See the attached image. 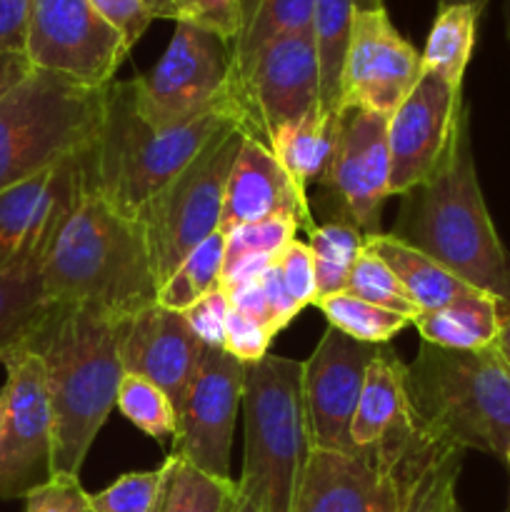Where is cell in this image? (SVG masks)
<instances>
[{"label":"cell","mask_w":510,"mask_h":512,"mask_svg":"<svg viewBox=\"0 0 510 512\" xmlns=\"http://www.w3.org/2000/svg\"><path fill=\"white\" fill-rule=\"evenodd\" d=\"M448 512H463V510H460L458 500H455V503H453V505H450V510H448Z\"/></svg>","instance_id":"obj_52"},{"label":"cell","mask_w":510,"mask_h":512,"mask_svg":"<svg viewBox=\"0 0 510 512\" xmlns=\"http://www.w3.org/2000/svg\"><path fill=\"white\" fill-rule=\"evenodd\" d=\"M258 280H260V288H263L265 303H268V310H270V323H273L275 335H278L280 330H285L295 318H298L300 310L295 308V303L290 300L288 290H285V285H283V280H280V273H278V268L273 265V260H270L268 268L260 273Z\"/></svg>","instance_id":"obj_45"},{"label":"cell","mask_w":510,"mask_h":512,"mask_svg":"<svg viewBox=\"0 0 510 512\" xmlns=\"http://www.w3.org/2000/svg\"><path fill=\"white\" fill-rule=\"evenodd\" d=\"M420 75V53L395 30L385 5L358 10L340 75V108L393 115Z\"/></svg>","instance_id":"obj_16"},{"label":"cell","mask_w":510,"mask_h":512,"mask_svg":"<svg viewBox=\"0 0 510 512\" xmlns=\"http://www.w3.org/2000/svg\"><path fill=\"white\" fill-rule=\"evenodd\" d=\"M273 265L278 268L280 280H283L285 290H288L295 308L303 310L315 303V298H318V285H315V265L308 243L290 240V243L275 255Z\"/></svg>","instance_id":"obj_39"},{"label":"cell","mask_w":510,"mask_h":512,"mask_svg":"<svg viewBox=\"0 0 510 512\" xmlns=\"http://www.w3.org/2000/svg\"><path fill=\"white\" fill-rule=\"evenodd\" d=\"M3 430H5V403L0 398V443H3Z\"/></svg>","instance_id":"obj_51"},{"label":"cell","mask_w":510,"mask_h":512,"mask_svg":"<svg viewBox=\"0 0 510 512\" xmlns=\"http://www.w3.org/2000/svg\"><path fill=\"white\" fill-rule=\"evenodd\" d=\"M83 193L78 155L0 193V270L48 258Z\"/></svg>","instance_id":"obj_18"},{"label":"cell","mask_w":510,"mask_h":512,"mask_svg":"<svg viewBox=\"0 0 510 512\" xmlns=\"http://www.w3.org/2000/svg\"><path fill=\"white\" fill-rule=\"evenodd\" d=\"M158 503H160V495H158V500H155V505H153V510H150V512H158Z\"/></svg>","instance_id":"obj_53"},{"label":"cell","mask_w":510,"mask_h":512,"mask_svg":"<svg viewBox=\"0 0 510 512\" xmlns=\"http://www.w3.org/2000/svg\"><path fill=\"white\" fill-rule=\"evenodd\" d=\"M243 473L238 490L260 512H295L310 455L303 363L265 355L245 368Z\"/></svg>","instance_id":"obj_6"},{"label":"cell","mask_w":510,"mask_h":512,"mask_svg":"<svg viewBox=\"0 0 510 512\" xmlns=\"http://www.w3.org/2000/svg\"><path fill=\"white\" fill-rule=\"evenodd\" d=\"M243 138L240 125L225 128L160 193H155L138 215L148 235L160 285L173 275L190 250L218 233L225 185Z\"/></svg>","instance_id":"obj_8"},{"label":"cell","mask_w":510,"mask_h":512,"mask_svg":"<svg viewBox=\"0 0 510 512\" xmlns=\"http://www.w3.org/2000/svg\"><path fill=\"white\" fill-rule=\"evenodd\" d=\"M308 248L313 255L318 298H328L345 290L350 270L365 250V235L348 220H333L310 230Z\"/></svg>","instance_id":"obj_29"},{"label":"cell","mask_w":510,"mask_h":512,"mask_svg":"<svg viewBox=\"0 0 510 512\" xmlns=\"http://www.w3.org/2000/svg\"><path fill=\"white\" fill-rule=\"evenodd\" d=\"M508 470H510V463H508Z\"/></svg>","instance_id":"obj_54"},{"label":"cell","mask_w":510,"mask_h":512,"mask_svg":"<svg viewBox=\"0 0 510 512\" xmlns=\"http://www.w3.org/2000/svg\"><path fill=\"white\" fill-rule=\"evenodd\" d=\"M33 63L25 53H5L0 55V100L23 83L30 73H33Z\"/></svg>","instance_id":"obj_46"},{"label":"cell","mask_w":510,"mask_h":512,"mask_svg":"<svg viewBox=\"0 0 510 512\" xmlns=\"http://www.w3.org/2000/svg\"><path fill=\"white\" fill-rule=\"evenodd\" d=\"M455 3H470V5H475V8L485 10L488 0H438V8H443V5H455Z\"/></svg>","instance_id":"obj_50"},{"label":"cell","mask_w":510,"mask_h":512,"mask_svg":"<svg viewBox=\"0 0 510 512\" xmlns=\"http://www.w3.org/2000/svg\"><path fill=\"white\" fill-rule=\"evenodd\" d=\"M230 78V45L210 30L175 23L163 58L150 73L133 78L135 105L155 130L183 128L215 110L235 113Z\"/></svg>","instance_id":"obj_9"},{"label":"cell","mask_w":510,"mask_h":512,"mask_svg":"<svg viewBox=\"0 0 510 512\" xmlns=\"http://www.w3.org/2000/svg\"><path fill=\"white\" fill-rule=\"evenodd\" d=\"M230 315V300L223 288L213 290V293L203 295L195 300L188 310H183L185 323L195 333V338L205 345V348L220 350L225 345V325H228Z\"/></svg>","instance_id":"obj_41"},{"label":"cell","mask_w":510,"mask_h":512,"mask_svg":"<svg viewBox=\"0 0 510 512\" xmlns=\"http://www.w3.org/2000/svg\"><path fill=\"white\" fill-rule=\"evenodd\" d=\"M333 120L335 113L323 108L310 110L305 118L283 125L275 130L268 148L275 155L285 173L308 193V185L320 183L333 148Z\"/></svg>","instance_id":"obj_28"},{"label":"cell","mask_w":510,"mask_h":512,"mask_svg":"<svg viewBox=\"0 0 510 512\" xmlns=\"http://www.w3.org/2000/svg\"><path fill=\"white\" fill-rule=\"evenodd\" d=\"M460 473V450L438 455L408 488L400 512H448L458 500L455 485Z\"/></svg>","instance_id":"obj_37"},{"label":"cell","mask_w":510,"mask_h":512,"mask_svg":"<svg viewBox=\"0 0 510 512\" xmlns=\"http://www.w3.org/2000/svg\"><path fill=\"white\" fill-rule=\"evenodd\" d=\"M228 512H260L258 510V505L253 503V498H248V495L245 493H235V498H233V505H230V510Z\"/></svg>","instance_id":"obj_48"},{"label":"cell","mask_w":510,"mask_h":512,"mask_svg":"<svg viewBox=\"0 0 510 512\" xmlns=\"http://www.w3.org/2000/svg\"><path fill=\"white\" fill-rule=\"evenodd\" d=\"M170 20L203 28L233 45L238 38V0H168Z\"/></svg>","instance_id":"obj_38"},{"label":"cell","mask_w":510,"mask_h":512,"mask_svg":"<svg viewBox=\"0 0 510 512\" xmlns=\"http://www.w3.org/2000/svg\"><path fill=\"white\" fill-rule=\"evenodd\" d=\"M115 405L140 433L158 443L178 433V410H175L173 400L150 380L125 373Z\"/></svg>","instance_id":"obj_33"},{"label":"cell","mask_w":510,"mask_h":512,"mask_svg":"<svg viewBox=\"0 0 510 512\" xmlns=\"http://www.w3.org/2000/svg\"><path fill=\"white\" fill-rule=\"evenodd\" d=\"M383 5V0H315L310 30L318 50L320 108L325 113H338L340 108V75H343L355 13L365 8H383Z\"/></svg>","instance_id":"obj_26"},{"label":"cell","mask_w":510,"mask_h":512,"mask_svg":"<svg viewBox=\"0 0 510 512\" xmlns=\"http://www.w3.org/2000/svg\"><path fill=\"white\" fill-rule=\"evenodd\" d=\"M483 10L470 3H455L438 8L425 48L420 53L423 73H433L463 90L465 68L475 48V33Z\"/></svg>","instance_id":"obj_27"},{"label":"cell","mask_w":510,"mask_h":512,"mask_svg":"<svg viewBox=\"0 0 510 512\" xmlns=\"http://www.w3.org/2000/svg\"><path fill=\"white\" fill-rule=\"evenodd\" d=\"M313 305L325 315L330 328L365 345H388L400 330L410 325V318H405V315L365 303V300L348 293L318 298Z\"/></svg>","instance_id":"obj_32"},{"label":"cell","mask_w":510,"mask_h":512,"mask_svg":"<svg viewBox=\"0 0 510 512\" xmlns=\"http://www.w3.org/2000/svg\"><path fill=\"white\" fill-rule=\"evenodd\" d=\"M365 245H368L373 253H378L380 258L390 265V270L398 275V280L403 283V288L408 290L410 300L415 303L418 313L438 310L443 308V305L453 303V300L480 293V290L463 283L458 275L450 273L448 268L435 263L433 258H428L425 253L415 250L413 245L395 238L393 233L365 235Z\"/></svg>","instance_id":"obj_23"},{"label":"cell","mask_w":510,"mask_h":512,"mask_svg":"<svg viewBox=\"0 0 510 512\" xmlns=\"http://www.w3.org/2000/svg\"><path fill=\"white\" fill-rule=\"evenodd\" d=\"M383 345H365L330 328L303 363V408L310 448L360 455L353 428L365 370Z\"/></svg>","instance_id":"obj_15"},{"label":"cell","mask_w":510,"mask_h":512,"mask_svg":"<svg viewBox=\"0 0 510 512\" xmlns=\"http://www.w3.org/2000/svg\"><path fill=\"white\" fill-rule=\"evenodd\" d=\"M225 265V235L213 233L195 250H190L183 263L173 270L158 290V305L168 310H188L195 300L220 288Z\"/></svg>","instance_id":"obj_30"},{"label":"cell","mask_w":510,"mask_h":512,"mask_svg":"<svg viewBox=\"0 0 510 512\" xmlns=\"http://www.w3.org/2000/svg\"><path fill=\"white\" fill-rule=\"evenodd\" d=\"M230 125H238L235 113L215 110L183 128L155 130L138 113L133 80H113L105 93L103 123L78 155L83 188L138 218L153 195Z\"/></svg>","instance_id":"obj_4"},{"label":"cell","mask_w":510,"mask_h":512,"mask_svg":"<svg viewBox=\"0 0 510 512\" xmlns=\"http://www.w3.org/2000/svg\"><path fill=\"white\" fill-rule=\"evenodd\" d=\"M168 463L155 470H138V473L120 475L115 483L100 493H88L90 512H150L160 490H163Z\"/></svg>","instance_id":"obj_36"},{"label":"cell","mask_w":510,"mask_h":512,"mask_svg":"<svg viewBox=\"0 0 510 512\" xmlns=\"http://www.w3.org/2000/svg\"><path fill=\"white\" fill-rule=\"evenodd\" d=\"M273 338L275 335L270 333L263 323L248 318V315L240 313V310L230 308L228 325H225L223 350L233 355L238 363H243L245 368L260 363L265 355H270L268 348L270 343H273Z\"/></svg>","instance_id":"obj_40"},{"label":"cell","mask_w":510,"mask_h":512,"mask_svg":"<svg viewBox=\"0 0 510 512\" xmlns=\"http://www.w3.org/2000/svg\"><path fill=\"white\" fill-rule=\"evenodd\" d=\"M240 133L270 143L275 130L320 108V68L313 30L273 40L230 85Z\"/></svg>","instance_id":"obj_10"},{"label":"cell","mask_w":510,"mask_h":512,"mask_svg":"<svg viewBox=\"0 0 510 512\" xmlns=\"http://www.w3.org/2000/svg\"><path fill=\"white\" fill-rule=\"evenodd\" d=\"M343 293L355 295V298L378 305V308L405 315V318H410V323H413V318L418 315V308H415V303L410 300L408 290L403 288L398 275H395L393 270H390V265L385 263L378 253H373L368 245H365V250L360 253V258L355 260Z\"/></svg>","instance_id":"obj_34"},{"label":"cell","mask_w":510,"mask_h":512,"mask_svg":"<svg viewBox=\"0 0 510 512\" xmlns=\"http://www.w3.org/2000/svg\"><path fill=\"white\" fill-rule=\"evenodd\" d=\"M40 355L53 408V473L80 475L123 383L120 320L60 305L30 345Z\"/></svg>","instance_id":"obj_3"},{"label":"cell","mask_w":510,"mask_h":512,"mask_svg":"<svg viewBox=\"0 0 510 512\" xmlns=\"http://www.w3.org/2000/svg\"><path fill=\"white\" fill-rule=\"evenodd\" d=\"M30 0H0V55L28 50Z\"/></svg>","instance_id":"obj_44"},{"label":"cell","mask_w":510,"mask_h":512,"mask_svg":"<svg viewBox=\"0 0 510 512\" xmlns=\"http://www.w3.org/2000/svg\"><path fill=\"white\" fill-rule=\"evenodd\" d=\"M25 55L33 68L105 88L130 50L90 0H30Z\"/></svg>","instance_id":"obj_12"},{"label":"cell","mask_w":510,"mask_h":512,"mask_svg":"<svg viewBox=\"0 0 510 512\" xmlns=\"http://www.w3.org/2000/svg\"><path fill=\"white\" fill-rule=\"evenodd\" d=\"M395 238L510 310V253L490 220L475 170L468 108L433 180L403 195Z\"/></svg>","instance_id":"obj_2"},{"label":"cell","mask_w":510,"mask_h":512,"mask_svg":"<svg viewBox=\"0 0 510 512\" xmlns=\"http://www.w3.org/2000/svg\"><path fill=\"white\" fill-rule=\"evenodd\" d=\"M25 512H90L88 493L78 475L55 473L48 483L25 495Z\"/></svg>","instance_id":"obj_42"},{"label":"cell","mask_w":510,"mask_h":512,"mask_svg":"<svg viewBox=\"0 0 510 512\" xmlns=\"http://www.w3.org/2000/svg\"><path fill=\"white\" fill-rule=\"evenodd\" d=\"M270 218H290L308 233L315 230L308 193L285 173L268 145L245 135L225 185L218 230L228 233L240 225L263 223Z\"/></svg>","instance_id":"obj_21"},{"label":"cell","mask_w":510,"mask_h":512,"mask_svg":"<svg viewBox=\"0 0 510 512\" xmlns=\"http://www.w3.org/2000/svg\"><path fill=\"white\" fill-rule=\"evenodd\" d=\"M168 475L160 490L158 512H228L238 493V480L213 478L168 455Z\"/></svg>","instance_id":"obj_31"},{"label":"cell","mask_w":510,"mask_h":512,"mask_svg":"<svg viewBox=\"0 0 510 512\" xmlns=\"http://www.w3.org/2000/svg\"><path fill=\"white\" fill-rule=\"evenodd\" d=\"M410 485L378 468L370 453L310 448L295 512H400Z\"/></svg>","instance_id":"obj_20"},{"label":"cell","mask_w":510,"mask_h":512,"mask_svg":"<svg viewBox=\"0 0 510 512\" xmlns=\"http://www.w3.org/2000/svg\"><path fill=\"white\" fill-rule=\"evenodd\" d=\"M493 348L498 350L500 358H503L510 368V310L503 315V320H500V330H498V338H495Z\"/></svg>","instance_id":"obj_47"},{"label":"cell","mask_w":510,"mask_h":512,"mask_svg":"<svg viewBox=\"0 0 510 512\" xmlns=\"http://www.w3.org/2000/svg\"><path fill=\"white\" fill-rule=\"evenodd\" d=\"M145 3H148L153 18L170 20V3H168V0H145Z\"/></svg>","instance_id":"obj_49"},{"label":"cell","mask_w":510,"mask_h":512,"mask_svg":"<svg viewBox=\"0 0 510 512\" xmlns=\"http://www.w3.org/2000/svg\"><path fill=\"white\" fill-rule=\"evenodd\" d=\"M463 110V90L433 73L420 75L418 85L388 118L390 198H403L433 180L448 158Z\"/></svg>","instance_id":"obj_17"},{"label":"cell","mask_w":510,"mask_h":512,"mask_svg":"<svg viewBox=\"0 0 510 512\" xmlns=\"http://www.w3.org/2000/svg\"><path fill=\"white\" fill-rule=\"evenodd\" d=\"M313 8L315 0H238L240 28L238 38L230 45V58H233L230 85L243 78L265 45L288 33L308 30L313 23Z\"/></svg>","instance_id":"obj_25"},{"label":"cell","mask_w":510,"mask_h":512,"mask_svg":"<svg viewBox=\"0 0 510 512\" xmlns=\"http://www.w3.org/2000/svg\"><path fill=\"white\" fill-rule=\"evenodd\" d=\"M0 398L5 430L0 443V500H25L30 490L53 478V408L45 365L30 348L5 360Z\"/></svg>","instance_id":"obj_11"},{"label":"cell","mask_w":510,"mask_h":512,"mask_svg":"<svg viewBox=\"0 0 510 512\" xmlns=\"http://www.w3.org/2000/svg\"><path fill=\"white\" fill-rule=\"evenodd\" d=\"M298 223L290 218H270L263 223L240 225L225 235V265L233 268L248 260H273L290 240H295Z\"/></svg>","instance_id":"obj_35"},{"label":"cell","mask_w":510,"mask_h":512,"mask_svg":"<svg viewBox=\"0 0 510 512\" xmlns=\"http://www.w3.org/2000/svg\"><path fill=\"white\" fill-rule=\"evenodd\" d=\"M90 5L123 38L128 50L135 48L155 20L145 0H90Z\"/></svg>","instance_id":"obj_43"},{"label":"cell","mask_w":510,"mask_h":512,"mask_svg":"<svg viewBox=\"0 0 510 512\" xmlns=\"http://www.w3.org/2000/svg\"><path fill=\"white\" fill-rule=\"evenodd\" d=\"M105 88L35 68L0 100V193L25 183L93 143Z\"/></svg>","instance_id":"obj_7"},{"label":"cell","mask_w":510,"mask_h":512,"mask_svg":"<svg viewBox=\"0 0 510 512\" xmlns=\"http://www.w3.org/2000/svg\"><path fill=\"white\" fill-rule=\"evenodd\" d=\"M43 258H28L0 270V365L30 348L55 310L43 283Z\"/></svg>","instance_id":"obj_22"},{"label":"cell","mask_w":510,"mask_h":512,"mask_svg":"<svg viewBox=\"0 0 510 512\" xmlns=\"http://www.w3.org/2000/svg\"><path fill=\"white\" fill-rule=\"evenodd\" d=\"M245 365L223 348H205L203 360L178 408V433L170 455L213 478L233 480L235 420L243 410Z\"/></svg>","instance_id":"obj_13"},{"label":"cell","mask_w":510,"mask_h":512,"mask_svg":"<svg viewBox=\"0 0 510 512\" xmlns=\"http://www.w3.org/2000/svg\"><path fill=\"white\" fill-rule=\"evenodd\" d=\"M388 118L363 108H338L333 148L318 185L345 210V220L363 235L380 233V215L390 198Z\"/></svg>","instance_id":"obj_14"},{"label":"cell","mask_w":510,"mask_h":512,"mask_svg":"<svg viewBox=\"0 0 510 512\" xmlns=\"http://www.w3.org/2000/svg\"><path fill=\"white\" fill-rule=\"evenodd\" d=\"M505 305L485 293L453 300L438 310L413 318L420 340L445 350H485L498 338Z\"/></svg>","instance_id":"obj_24"},{"label":"cell","mask_w":510,"mask_h":512,"mask_svg":"<svg viewBox=\"0 0 510 512\" xmlns=\"http://www.w3.org/2000/svg\"><path fill=\"white\" fill-rule=\"evenodd\" d=\"M203 353L205 345L178 310L155 303L133 318L120 320L123 370L158 385L173 400L175 410L193 383Z\"/></svg>","instance_id":"obj_19"},{"label":"cell","mask_w":510,"mask_h":512,"mask_svg":"<svg viewBox=\"0 0 510 512\" xmlns=\"http://www.w3.org/2000/svg\"><path fill=\"white\" fill-rule=\"evenodd\" d=\"M408 390L425 438L510 463V368L498 350L423 343L408 365Z\"/></svg>","instance_id":"obj_5"},{"label":"cell","mask_w":510,"mask_h":512,"mask_svg":"<svg viewBox=\"0 0 510 512\" xmlns=\"http://www.w3.org/2000/svg\"><path fill=\"white\" fill-rule=\"evenodd\" d=\"M43 283L53 303L113 320L143 313L160 290L143 223L85 188L45 258Z\"/></svg>","instance_id":"obj_1"}]
</instances>
